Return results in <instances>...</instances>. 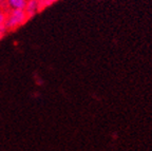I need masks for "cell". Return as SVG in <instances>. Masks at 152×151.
I'll return each mask as SVG.
<instances>
[{
    "label": "cell",
    "mask_w": 152,
    "mask_h": 151,
    "mask_svg": "<svg viewBox=\"0 0 152 151\" xmlns=\"http://www.w3.org/2000/svg\"><path fill=\"white\" fill-rule=\"evenodd\" d=\"M28 19L24 10H10L7 13L4 28L7 29V31H13L26 23Z\"/></svg>",
    "instance_id": "cell-1"
},
{
    "label": "cell",
    "mask_w": 152,
    "mask_h": 151,
    "mask_svg": "<svg viewBox=\"0 0 152 151\" xmlns=\"http://www.w3.org/2000/svg\"><path fill=\"white\" fill-rule=\"evenodd\" d=\"M24 11L26 13L28 18H32L34 15L37 14L40 11V7H39V2L38 0H26V4L24 7Z\"/></svg>",
    "instance_id": "cell-2"
},
{
    "label": "cell",
    "mask_w": 152,
    "mask_h": 151,
    "mask_svg": "<svg viewBox=\"0 0 152 151\" xmlns=\"http://www.w3.org/2000/svg\"><path fill=\"white\" fill-rule=\"evenodd\" d=\"M26 0H7L10 10H24Z\"/></svg>",
    "instance_id": "cell-3"
},
{
    "label": "cell",
    "mask_w": 152,
    "mask_h": 151,
    "mask_svg": "<svg viewBox=\"0 0 152 151\" xmlns=\"http://www.w3.org/2000/svg\"><path fill=\"white\" fill-rule=\"evenodd\" d=\"M56 1L57 0H38V2H39V7H40V11L45 9V7L53 4V3L56 2Z\"/></svg>",
    "instance_id": "cell-4"
}]
</instances>
